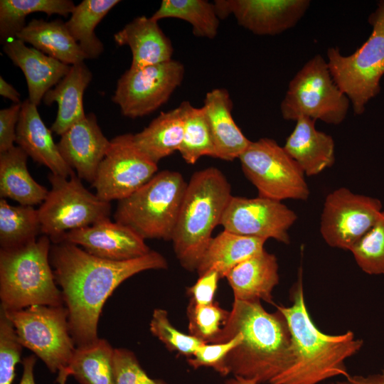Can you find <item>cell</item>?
Returning a JSON list of instances; mask_svg holds the SVG:
<instances>
[{"mask_svg":"<svg viewBox=\"0 0 384 384\" xmlns=\"http://www.w3.org/2000/svg\"><path fill=\"white\" fill-rule=\"evenodd\" d=\"M53 244L50 261L77 347L99 338L97 325L103 305L121 283L143 271L168 268L166 258L154 250L137 258L113 261L95 257L72 243Z\"/></svg>","mask_w":384,"mask_h":384,"instance_id":"6da1fadb","label":"cell"},{"mask_svg":"<svg viewBox=\"0 0 384 384\" xmlns=\"http://www.w3.org/2000/svg\"><path fill=\"white\" fill-rule=\"evenodd\" d=\"M240 332L241 343L228 355V374L270 383L293 362L291 335L282 314L267 311L260 300H234L228 321L213 343L227 341Z\"/></svg>","mask_w":384,"mask_h":384,"instance_id":"7a4b0ae2","label":"cell"},{"mask_svg":"<svg viewBox=\"0 0 384 384\" xmlns=\"http://www.w3.org/2000/svg\"><path fill=\"white\" fill-rule=\"evenodd\" d=\"M290 295L291 306L276 308L289 329L293 362L269 384H319L335 377H348L346 361L360 351L363 341L351 331L331 335L316 326L305 303L302 267Z\"/></svg>","mask_w":384,"mask_h":384,"instance_id":"3957f363","label":"cell"},{"mask_svg":"<svg viewBox=\"0 0 384 384\" xmlns=\"http://www.w3.org/2000/svg\"><path fill=\"white\" fill-rule=\"evenodd\" d=\"M231 197V186L218 168L208 167L191 176L171 239L185 270L196 271Z\"/></svg>","mask_w":384,"mask_h":384,"instance_id":"277c9868","label":"cell"},{"mask_svg":"<svg viewBox=\"0 0 384 384\" xmlns=\"http://www.w3.org/2000/svg\"><path fill=\"white\" fill-rule=\"evenodd\" d=\"M50 239L0 250L1 306L6 310L33 305L62 306L64 300L50 265Z\"/></svg>","mask_w":384,"mask_h":384,"instance_id":"5b68a950","label":"cell"},{"mask_svg":"<svg viewBox=\"0 0 384 384\" xmlns=\"http://www.w3.org/2000/svg\"><path fill=\"white\" fill-rule=\"evenodd\" d=\"M186 186L178 171L157 172L132 195L118 201L114 221L144 240H171Z\"/></svg>","mask_w":384,"mask_h":384,"instance_id":"8992f818","label":"cell"},{"mask_svg":"<svg viewBox=\"0 0 384 384\" xmlns=\"http://www.w3.org/2000/svg\"><path fill=\"white\" fill-rule=\"evenodd\" d=\"M372 32L368 39L349 55L338 47L327 50L331 75L352 104L356 114H362L368 102L380 92L384 75V0L368 17Z\"/></svg>","mask_w":384,"mask_h":384,"instance_id":"52a82bcc","label":"cell"},{"mask_svg":"<svg viewBox=\"0 0 384 384\" xmlns=\"http://www.w3.org/2000/svg\"><path fill=\"white\" fill-rule=\"evenodd\" d=\"M349 106L350 100L334 82L327 61L316 54L289 81L280 111L286 120L309 117L339 124Z\"/></svg>","mask_w":384,"mask_h":384,"instance_id":"ba28073f","label":"cell"},{"mask_svg":"<svg viewBox=\"0 0 384 384\" xmlns=\"http://www.w3.org/2000/svg\"><path fill=\"white\" fill-rule=\"evenodd\" d=\"M51 189L38 209L41 233L53 243L71 230L110 218L111 203L90 192L76 175L69 178L49 174Z\"/></svg>","mask_w":384,"mask_h":384,"instance_id":"9c48e42d","label":"cell"},{"mask_svg":"<svg viewBox=\"0 0 384 384\" xmlns=\"http://www.w3.org/2000/svg\"><path fill=\"white\" fill-rule=\"evenodd\" d=\"M3 309L22 346L40 358L50 371L62 373L76 348L70 332L67 308L63 305H33Z\"/></svg>","mask_w":384,"mask_h":384,"instance_id":"30bf717a","label":"cell"},{"mask_svg":"<svg viewBox=\"0 0 384 384\" xmlns=\"http://www.w3.org/2000/svg\"><path fill=\"white\" fill-rule=\"evenodd\" d=\"M238 159L258 196L279 201H306L309 198L310 192L304 171L274 139L261 138L251 142Z\"/></svg>","mask_w":384,"mask_h":384,"instance_id":"8fae6325","label":"cell"},{"mask_svg":"<svg viewBox=\"0 0 384 384\" xmlns=\"http://www.w3.org/2000/svg\"><path fill=\"white\" fill-rule=\"evenodd\" d=\"M184 65L176 60L126 70L119 78L112 101L126 117L148 115L165 104L181 84Z\"/></svg>","mask_w":384,"mask_h":384,"instance_id":"7c38bea8","label":"cell"},{"mask_svg":"<svg viewBox=\"0 0 384 384\" xmlns=\"http://www.w3.org/2000/svg\"><path fill=\"white\" fill-rule=\"evenodd\" d=\"M132 135L120 134L110 140L92 183L102 201L111 203L126 198L157 173V164L136 147Z\"/></svg>","mask_w":384,"mask_h":384,"instance_id":"4fadbf2b","label":"cell"},{"mask_svg":"<svg viewBox=\"0 0 384 384\" xmlns=\"http://www.w3.org/2000/svg\"><path fill=\"white\" fill-rule=\"evenodd\" d=\"M381 201L341 187L329 193L324 203L320 233L332 247L349 250L373 226L382 213Z\"/></svg>","mask_w":384,"mask_h":384,"instance_id":"5bb4252c","label":"cell"},{"mask_svg":"<svg viewBox=\"0 0 384 384\" xmlns=\"http://www.w3.org/2000/svg\"><path fill=\"white\" fill-rule=\"evenodd\" d=\"M297 220L295 212L282 201L232 196L220 225L237 235L272 238L287 245L290 243L288 230Z\"/></svg>","mask_w":384,"mask_h":384,"instance_id":"9a60e30c","label":"cell"},{"mask_svg":"<svg viewBox=\"0 0 384 384\" xmlns=\"http://www.w3.org/2000/svg\"><path fill=\"white\" fill-rule=\"evenodd\" d=\"M220 20L233 15L242 27L259 36H274L296 26L309 0H215Z\"/></svg>","mask_w":384,"mask_h":384,"instance_id":"2e32d148","label":"cell"},{"mask_svg":"<svg viewBox=\"0 0 384 384\" xmlns=\"http://www.w3.org/2000/svg\"><path fill=\"white\" fill-rule=\"evenodd\" d=\"M60 242L80 245L95 257L113 261L137 258L151 250L137 233L122 224L112 222L110 218L69 231Z\"/></svg>","mask_w":384,"mask_h":384,"instance_id":"e0dca14e","label":"cell"},{"mask_svg":"<svg viewBox=\"0 0 384 384\" xmlns=\"http://www.w3.org/2000/svg\"><path fill=\"white\" fill-rule=\"evenodd\" d=\"M57 145L63 159L76 171L77 176L92 184L110 140L102 133L95 114L90 113L64 132Z\"/></svg>","mask_w":384,"mask_h":384,"instance_id":"ac0fdd59","label":"cell"},{"mask_svg":"<svg viewBox=\"0 0 384 384\" xmlns=\"http://www.w3.org/2000/svg\"><path fill=\"white\" fill-rule=\"evenodd\" d=\"M16 143L33 160L46 166L53 174L69 178L75 174L63 159L52 131L42 120L37 106L28 99L21 103Z\"/></svg>","mask_w":384,"mask_h":384,"instance_id":"d6986e66","label":"cell"},{"mask_svg":"<svg viewBox=\"0 0 384 384\" xmlns=\"http://www.w3.org/2000/svg\"><path fill=\"white\" fill-rule=\"evenodd\" d=\"M3 51L23 73L28 100L38 106L46 93L69 72L71 65L53 58L25 43L14 38L3 44Z\"/></svg>","mask_w":384,"mask_h":384,"instance_id":"ffe728a7","label":"cell"},{"mask_svg":"<svg viewBox=\"0 0 384 384\" xmlns=\"http://www.w3.org/2000/svg\"><path fill=\"white\" fill-rule=\"evenodd\" d=\"M206 112L215 147V158L233 161L248 147L250 141L232 115L233 101L225 88L206 93L202 106Z\"/></svg>","mask_w":384,"mask_h":384,"instance_id":"44dd1931","label":"cell"},{"mask_svg":"<svg viewBox=\"0 0 384 384\" xmlns=\"http://www.w3.org/2000/svg\"><path fill=\"white\" fill-rule=\"evenodd\" d=\"M234 300H263L274 304L272 292L279 284V265L274 254L263 250L237 265L225 277Z\"/></svg>","mask_w":384,"mask_h":384,"instance_id":"7402d4cb","label":"cell"},{"mask_svg":"<svg viewBox=\"0 0 384 384\" xmlns=\"http://www.w3.org/2000/svg\"><path fill=\"white\" fill-rule=\"evenodd\" d=\"M118 46H128L132 51L131 68H142L172 59L171 40L151 17L135 18L114 35Z\"/></svg>","mask_w":384,"mask_h":384,"instance_id":"603a6c76","label":"cell"},{"mask_svg":"<svg viewBox=\"0 0 384 384\" xmlns=\"http://www.w3.org/2000/svg\"><path fill=\"white\" fill-rule=\"evenodd\" d=\"M315 120L300 117L283 148L307 176L318 175L335 162V144L332 137L319 131Z\"/></svg>","mask_w":384,"mask_h":384,"instance_id":"cb8c5ba5","label":"cell"},{"mask_svg":"<svg viewBox=\"0 0 384 384\" xmlns=\"http://www.w3.org/2000/svg\"><path fill=\"white\" fill-rule=\"evenodd\" d=\"M92 78V74L84 62L71 65L68 74L43 98L46 105L58 104L57 116L50 130L61 136L73 124L85 116L83 107L85 90Z\"/></svg>","mask_w":384,"mask_h":384,"instance_id":"d4e9b609","label":"cell"},{"mask_svg":"<svg viewBox=\"0 0 384 384\" xmlns=\"http://www.w3.org/2000/svg\"><path fill=\"white\" fill-rule=\"evenodd\" d=\"M182 102L177 107L161 112L141 132L132 135L136 147L149 159L159 161L178 151L182 142L184 120L190 105Z\"/></svg>","mask_w":384,"mask_h":384,"instance_id":"484cf974","label":"cell"},{"mask_svg":"<svg viewBox=\"0 0 384 384\" xmlns=\"http://www.w3.org/2000/svg\"><path fill=\"white\" fill-rule=\"evenodd\" d=\"M16 38L69 65L87 59L67 29L65 22L60 19L47 21L33 18L17 34Z\"/></svg>","mask_w":384,"mask_h":384,"instance_id":"4316f807","label":"cell"},{"mask_svg":"<svg viewBox=\"0 0 384 384\" xmlns=\"http://www.w3.org/2000/svg\"><path fill=\"white\" fill-rule=\"evenodd\" d=\"M28 156L19 146L0 153V196L22 206L42 203L48 191L37 183L27 167Z\"/></svg>","mask_w":384,"mask_h":384,"instance_id":"83f0119b","label":"cell"},{"mask_svg":"<svg viewBox=\"0 0 384 384\" xmlns=\"http://www.w3.org/2000/svg\"><path fill=\"white\" fill-rule=\"evenodd\" d=\"M266 240L223 230L210 240L196 272L200 276L210 270H215L224 278L237 265L265 250Z\"/></svg>","mask_w":384,"mask_h":384,"instance_id":"f1b7e54d","label":"cell"},{"mask_svg":"<svg viewBox=\"0 0 384 384\" xmlns=\"http://www.w3.org/2000/svg\"><path fill=\"white\" fill-rule=\"evenodd\" d=\"M114 350L107 340L100 338L78 346L66 369L58 374L57 382L65 384L67 378L73 375L81 384H114Z\"/></svg>","mask_w":384,"mask_h":384,"instance_id":"f546056e","label":"cell"},{"mask_svg":"<svg viewBox=\"0 0 384 384\" xmlns=\"http://www.w3.org/2000/svg\"><path fill=\"white\" fill-rule=\"evenodd\" d=\"M119 2V0H84L75 6L70 19L65 22L67 29L87 59H95L103 52L104 46L95 29Z\"/></svg>","mask_w":384,"mask_h":384,"instance_id":"4dcf8cb0","label":"cell"},{"mask_svg":"<svg viewBox=\"0 0 384 384\" xmlns=\"http://www.w3.org/2000/svg\"><path fill=\"white\" fill-rule=\"evenodd\" d=\"M151 18L156 21L166 18L185 21L195 36L208 39L217 36L220 20L214 3L206 0H163Z\"/></svg>","mask_w":384,"mask_h":384,"instance_id":"1f68e13d","label":"cell"},{"mask_svg":"<svg viewBox=\"0 0 384 384\" xmlns=\"http://www.w3.org/2000/svg\"><path fill=\"white\" fill-rule=\"evenodd\" d=\"M75 5L70 0H1L0 39L1 43L16 38L25 27L26 17L34 12L48 16L58 14L68 16Z\"/></svg>","mask_w":384,"mask_h":384,"instance_id":"d6a6232c","label":"cell"},{"mask_svg":"<svg viewBox=\"0 0 384 384\" xmlns=\"http://www.w3.org/2000/svg\"><path fill=\"white\" fill-rule=\"evenodd\" d=\"M41 233L38 209L31 206H11L0 200L1 249H10L27 244Z\"/></svg>","mask_w":384,"mask_h":384,"instance_id":"836d02e7","label":"cell"},{"mask_svg":"<svg viewBox=\"0 0 384 384\" xmlns=\"http://www.w3.org/2000/svg\"><path fill=\"white\" fill-rule=\"evenodd\" d=\"M178 151L188 164H194L204 156L215 158L213 138L203 107L196 108L190 104L185 116L182 142Z\"/></svg>","mask_w":384,"mask_h":384,"instance_id":"e575fe53","label":"cell"},{"mask_svg":"<svg viewBox=\"0 0 384 384\" xmlns=\"http://www.w3.org/2000/svg\"><path fill=\"white\" fill-rule=\"evenodd\" d=\"M350 251L363 272L370 275L384 274V211Z\"/></svg>","mask_w":384,"mask_h":384,"instance_id":"d590c367","label":"cell"},{"mask_svg":"<svg viewBox=\"0 0 384 384\" xmlns=\"http://www.w3.org/2000/svg\"><path fill=\"white\" fill-rule=\"evenodd\" d=\"M229 314L215 302L206 305L190 302L187 309L190 334L205 343H213L221 333Z\"/></svg>","mask_w":384,"mask_h":384,"instance_id":"8d00e7d4","label":"cell"},{"mask_svg":"<svg viewBox=\"0 0 384 384\" xmlns=\"http://www.w3.org/2000/svg\"><path fill=\"white\" fill-rule=\"evenodd\" d=\"M150 331L170 351L190 358L203 341L191 334L176 329L170 322L168 313L162 309H155L150 322Z\"/></svg>","mask_w":384,"mask_h":384,"instance_id":"74e56055","label":"cell"},{"mask_svg":"<svg viewBox=\"0 0 384 384\" xmlns=\"http://www.w3.org/2000/svg\"><path fill=\"white\" fill-rule=\"evenodd\" d=\"M22 344L16 329L0 309V384H11L15 377L16 365L21 360Z\"/></svg>","mask_w":384,"mask_h":384,"instance_id":"f35d334b","label":"cell"},{"mask_svg":"<svg viewBox=\"0 0 384 384\" xmlns=\"http://www.w3.org/2000/svg\"><path fill=\"white\" fill-rule=\"evenodd\" d=\"M242 339L240 332L231 334L227 341L220 343H203L188 358L187 362L192 368L211 367L223 376L228 375L225 362L228 353Z\"/></svg>","mask_w":384,"mask_h":384,"instance_id":"ab89813d","label":"cell"},{"mask_svg":"<svg viewBox=\"0 0 384 384\" xmlns=\"http://www.w3.org/2000/svg\"><path fill=\"white\" fill-rule=\"evenodd\" d=\"M114 384H166L150 378L136 356L127 348H114L113 356Z\"/></svg>","mask_w":384,"mask_h":384,"instance_id":"60d3db41","label":"cell"},{"mask_svg":"<svg viewBox=\"0 0 384 384\" xmlns=\"http://www.w3.org/2000/svg\"><path fill=\"white\" fill-rule=\"evenodd\" d=\"M220 278L219 272L215 270H210L200 275L196 282L187 289V294L191 297L190 302L198 305L213 303Z\"/></svg>","mask_w":384,"mask_h":384,"instance_id":"b9f144b4","label":"cell"},{"mask_svg":"<svg viewBox=\"0 0 384 384\" xmlns=\"http://www.w3.org/2000/svg\"><path fill=\"white\" fill-rule=\"evenodd\" d=\"M21 103L0 110V153L14 146Z\"/></svg>","mask_w":384,"mask_h":384,"instance_id":"7bdbcfd3","label":"cell"},{"mask_svg":"<svg viewBox=\"0 0 384 384\" xmlns=\"http://www.w3.org/2000/svg\"><path fill=\"white\" fill-rule=\"evenodd\" d=\"M336 384H384V366L378 373L363 375H349Z\"/></svg>","mask_w":384,"mask_h":384,"instance_id":"ee69618b","label":"cell"},{"mask_svg":"<svg viewBox=\"0 0 384 384\" xmlns=\"http://www.w3.org/2000/svg\"><path fill=\"white\" fill-rule=\"evenodd\" d=\"M33 355L25 358L23 361V375L19 384H35L33 368L36 363Z\"/></svg>","mask_w":384,"mask_h":384,"instance_id":"f6af8a7d","label":"cell"},{"mask_svg":"<svg viewBox=\"0 0 384 384\" xmlns=\"http://www.w3.org/2000/svg\"><path fill=\"white\" fill-rule=\"evenodd\" d=\"M0 95L11 100L14 104L21 103L19 92L1 76L0 77Z\"/></svg>","mask_w":384,"mask_h":384,"instance_id":"bcb514c9","label":"cell"},{"mask_svg":"<svg viewBox=\"0 0 384 384\" xmlns=\"http://www.w3.org/2000/svg\"><path fill=\"white\" fill-rule=\"evenodd\" d=\"M221 384H257V382L252 380H248V379H245V378L237 377V376H233L232 378H230L225 380Z\"/></svg>","mask_w":384,"mask_h":384,"instance_id":"7dc6e473","label":"cell"}]
</instances>
